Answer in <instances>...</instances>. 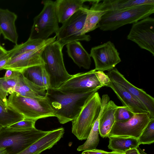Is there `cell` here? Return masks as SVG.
<instances>
[{"instance_id": "obj_13", "label": "cell", "mask_w": 154, "mask_h": 154, "mask_svg": "<svg viewBox=\"0 0 154 154\" xmlns=\"http://www.w3.org/2000/svg\"><path fill=\"white\" fill-rule=\"evenodd\" d=\"M56 38L55 36L48 38L44 44L37 48L10 59L3 69H11L21 72L25 69L31 66L44 65L45 63L42 56V52L48 45L56 40Z\"/></svg>"}, {"instance_id": "obj_3", "label": "cell", "mask_w": 154, "mask_h": 154, "mask_svg": "<svg viewBox=\"0 0 154 154\" xmlns=\"http://www.w3.org/2000/svg\"><path fill=\"white\" fill-rule=\"evenodd\" d=\"M8 106L23 115L25 119L36 121L39 119L55 117V112L46 97H26L14 92L7 99Z\"/></svg>"}, {"instance_id": "obj_27", "label": "cell", "mask_w": 154, "mask_h": 154, "mask_svg": "<svg viewBox=\"0 0 154 154\" xmlns=\"http://www.w3.org/2000/svg\"><path fill=\"white\" fill-rule=\"evenodd\" d=\"M44 66L43 65H38L31 66L23 70L21 73L25 78L30 82L38 86L44 87L42 79Z\"/></svg>"}, {"instance_id": "obj_8", "label": "cell", "mask_w": 154, "mask_h": 154, "mask_svg": "<svg viewBox=\"0 0 154 154\" xmlns=\"http://www.w3.org/2000/svg\"><path fill=\"white\" fill-rule=\"evenodd\" d=\"M88 9L86 7L81 8L59 27L56 34V41L63 48L65 45L74 41L89 42L91 40V38L90 35L81 34Z\"/></svg>"}, {"instance_id": "obj_39", "label": "cell", "mask_w": 154, "mask_h": 154, "mask_svg": "<svg viewBox=\"0 0 154 154\" xmlns=\"http://www.w3.org/2000/svg\"><path fill=\"white\" fill-rule=\"evenodd\" d=\"M8 51H7L0 45V57L6 53Z\"/></svg>"}, {"instance_id": "obj_42", "label": "cell", "mask_w": 154, "mask_h": 154, "mask_svg": "<svg viewBox=\"0 0 154 154\" xmlns=\"http://www.w3.org/2000/svg\"><path fill=\"white\" fill-rule=\"evenodd\" d=\"M3 127L0 125V131L1 130Z\"/></svg>"}, {"instance_id": "obj_21", "label": "cell", "mask_w": 154, "mask_h": 154, "mask_svg": "<svg viewBox=\"0 0 154 154\" xmlns=\"http://www.w3.org/2000/svg\"><path fill=\"white\" fill-rule=\"evenodd\" d=\"M29 98H44L46 97V90L44 87L35 85L25 78L21 72L13 92Z\"/></svg>"}, {"instance_id": "obj_12", "label": "cell", "mask_w": 154, "mask_h": 154, "mask_svg": "<svg viewBox=\"0 0 154 154\" xmlns=\"http://www.w3.org/2000/svg\"><path fill=\"white\" fill-rule=\"evenodd\" d=\"M150 119L149 113H140L134 114L131 119L125 122L115 121L108 136L131 137L138 139Z\"/></svg>"}, {"instance_id": "obj_34", "label": "cell", "mask_w": 154, "mask_h": 154, "mask_svg": "<svg viewBox=\"0 0 154 154\" xmlns=\"http://www.w3.org/2000/svg\"><path fill=\"white\" fill-rule=\"evenodd\" d=\"M82 153L83 154H125V153H120L113 151L108 152L97 149L90 150L84 151Z\"/></svg>"}, {"instance_id": "obj_44", "label": "cell", "mask_w": 154, "mask_h": 154, "mask_svg": "<svg viewBox=\"0 0 154 154\" xmlns=\"http://www.w3.org/2000/svg\"><path fill=\"white\" fill-rule=\"evenodd\" d=\"M83 154V153H82V154Z\"/></svg>"}, {"instance_id": "obj_14", "label": "cell", "mask_w": 154, "mask_h": 154, "mask_svg": "<svg viewBox=\"0 0 154 154\" xmlns=\"http://www.w3.org/2000/svg\"><path fill=\"white\" fill-rule=\"evenodd\" d=\"M110 80L118 84L140 102L148 110L151 118H154V98L143 90L130 82L115 67L108 71Z\"/></svg>"}, {"instance_id": "obj_40", "label": "cell", "mask_w": 154, "mask_h": 154, "mask_svg": "<svg viewBox=\"0 0 154 154\" xmlns=\"http://www.w3.org/2000/svg\"><path fill=\"white\" fill-rule=\"evenodd\" d=\"M0 154H8L7 150L5 148H0Z\"/></svg>"}, {"instance_id": "obj_11", "label": "cell", "mask_w": 154, "mask_h": 154, "mask_svg": "<svg viewBox=\"0 0 154 154\" xmlns=\"http://www.w3.org/2000/svg\"><path fill=\"white\" fill-rule=\"evenodd\" d=\"M90 54L94 61L96 71H108L121 61L119 52L110 41L92 48Z\"/></svg>"}, {"instance_id": "obj_43", "label": "cell", "mask_w": 154, "mask_h": 154, "mask_svg": "<svg viewBox=\"0 0 154 154\" xmlns=\"http://www.w3.org/2000/svg\"><path fill=\"white\" fill-rule=\"evenodd\" d=\"M1 34H2V33H1V31L0 29V35H1Z\"/></svg>"}, {"instance_id": "obj_33", "label": "cell", "mask_w": 154, "mask_h": 154, "mask_svg": "<svg viewBox=\"0 0 154 154\" xmlns=\"http://www.w3.org/2000/svg\"><path fill=\"white\" fill-rule=\"evenodd\" d=\"M13 52L12 49L8 51L7 52L0 57V70L3 69L7 62L10 59Z\"/></svg>"}, {"instance_id": "obj_16", "label": "cell", "mask_w": 154, "mask_h": 154, "mask_svg": "<svg viewBox=\"0 0 154 154\" xmlns=\"http://www.w3.org/2000/svg\"><path fill=\"white\" fill-rule=\"evenodd\" d=\"M64 133V129L62 127L50 131L48 134L17 154H40L56 144L63 137Z\"/></svg>"}, {"instance_id": "obj_41", "label": "cell", "mask_w": 154, "mask_h": 154, "mask_svg": "<svg viewBox=\"0 0 154 154\" xmlns=\"http://www.w3.org/2000/svg\"><path fill=\"white\" fill-rule=\"evenodd\" d=\"M137 149L138 151L140 153V154H147L143 150H142L139 146Z\"/></svg>"}, {"instance_id": "obj_19", "label": "cell", "mask_w": 154, "mask_h": 154, "mask_svg": "<svg viewBox=\"0 0 154 154\" xmlns=\"http://www.w3.org/2000/svg\"><path fill=\"white\" fill-rule=\"evenodd\" d=\"M17 15L7 9L0 8V29L5 39L17 44L18 35L15 22Z\"/></svg>"}, {"instance_id": "obj_10", "label": "cell", "mask_w": 154, "mask_h": 154, "mask_svg": "<svg viewBox=\"0 0 154 154\" xmlns=\"http://www.w3.org/2000/svg\"><path fill=\"white\" fill-rule=\"evenodd\" d=\"M103 87L99 79L97 71L94 69L73 75L57 89L66 93L79 94Z\"/></svg>"}, {"instance_id": "obj_23", "label": "cell", "mask_w": 154, "mask_h": 154, "mask_svg": "<svg viewBox=\"0 0 154 154\" xmlns=\"http://www.w3.org/2000/svg\"><path fill=\"white\" fill-rule=\"evenodd\" d=\"M108 148L113 151L124 153L133 149H137L140 145L138 139L132 137L108 136Z\"/></svg>"}, {"instance_id": "obj_24", "label": "cell", "mask_w": 154, "mask_h": 154, "mask_svg": "<svg viewBox=\"0 0 154 154\" xmlns=\"http://www.w3.org/2000/svg\"><path fill=\"white\" fill-rule=\"evenodd\" d=\"M106 12L97 10L92 6L87 11L84 26L81 31V35L86 34V33L97 28V25Z\"/></svg>"}, {"instance_id": "obj_2", "label": "cell", "mask_w": 154, "mask_h": 154, "mask_svg": "<svg viewBox=\"0 0 154 154\" xmlns=\"http://www.w3.org/2000/svg\"><path fill=\"white\" fill-rule=\"evenodd\" d=\"M154 13V5H141L117 11H107L97 26L103 31H112L127 24H133Z\"/></svg>"}, {"instance_id": "obj_35", "label": "cell", "mask_w": 154, "mask_h": 154, "mask_svg": "<svg viewBox=\"0 0 154 154\" xmlns=\"http://www.w3.org/2000/svg\"><path fill=\"white\" fill-rule=\"evenodd\" d=\"M99 79L103 86H107L110 81L107 74L103 71H97Z\"/></svg>"}, {"instance_id": "obj_32", "label": "cell", "mask_w": 154, "mask_h": 154, "mask_svg": "<svg viewBox=\"0 0 154 154\" xmlns=\"http://www.w3.org/2000/svg\"><path fill=\"white\" fill-rule=\"evenodd\" d=\"M36 121L27 119H24L15 123L8 127L9 128L18 130H26L35 128Z\"/></svg>"}, {"instance_id": "obj_31", "label": "cell", "mask_w": 154, "mask_h": 154, "mask_svg": "<svg viewBox=\"0 0 154 154\" xmlns=\"http://www.w3.org/2000/svg\"><path fill=\"white\" fill-rule=\"evenodd\" d=\"M134 114L125 106H119L114 113L115 121L125 122L131 119Z\"/></svg>"}, {"instance_id": "obj_18", "label": "cell", "mask_w": 154, "mask_h": 154, "mask_svg": "<svg viewBox=\"0 0 154 154\" xmlns=\"http://www.w3.org/2000/svg\"><path fill=\"white\" fill-rule=\"evenodd\" d=\"M96 9L104 11L121 10L143 5H154V0H90Z\"/></svg>"}, {"instance_id": "obj_17", "label": "cell", "mask_w": 154, "mask_h": 154, "mask_svg": "<svg viewBox=\"0 0 154 154\" xmlns=\"http://www.w3.org/2000/svg\"><path fill=\"white\" fill-rule=\"evenodd\" d=\"M106 87L112 90L123 106L134 114L149 113L143 104L118 84L110 80Z\"/></svg>"}, {"instance_id": "obj_28", "label": "cell", "mask_w": 154, "mask_h": 154, "mask_svg": "<svg viewBox=\"0 0 154 154\" xmlns=\"http://www.w3.org/2000/svg\"><path fill=\"white\" fill-rule=\"evenodd\" d=\"M46 40H30L28 39L27 41L23 43L16 45L12 49L13 52L10 59L15 57L23 53L37 48L44 44Z\"/></svg>"}, {"instance_id": "obj_6", "label": "cell", "mask_w": 154, "mask_h": 154, "mask_svg": "<svg viewBox=\"0 0 154 154\" xmlns=\"http://www.w3.org/2000/svg\"><path fill=\"white\" fill-rule=\"evenodd\" d=\"M101 99L97 92L84 105L75 118L72 121V133L79 140H86L100 113Z\"/></svg>"}, {"instance_id": "obj_25", "label": "cell", "mask_w": 154, "mask_h": 154, "mask_svg": "<svg viewBox=\"0 0 154 154\" xmlns=\"http://www.w3.org/2000/svg\"><path fill=\"white\" fill-rule=\"evenodd\" d=\"M100 111L95 121L90 134L85 142L78 146L77 150H90L96 149L99 142V125Z\"/></svg>"}, {"instance_id": "obj_29", "label": "cell", "mask_w": 154, "mask_h": 154, "mask_svg": "<svg viewBox=\"0 0 154 154\" xmlns=\"http://www.w3.org/2000/svg\"><path fill=\"white\" fill-rule=\"evenodd\" d=\"M140 144H150L154 142V118L148 124L138 139Z\"/></svg>"}, {"instance_id": "obj_26", "label": "cell", "mask_w": 154, "mask_h": 154, "mask_svg": "<svg viewBox=\"0 0 154 154\" xmlns=\"http://www.w3.org/2000/svg\"><path fill=\"white\" fill-rule=\"evenodd\" d=\"M24 118L23 115L10 107L0 105V125L3 127H8Z\"/></svg>"}, {"instance_id": "obj_30", "label": "cell", "mask_w": 154, "mask_h": 154, "mask_svg": "<svg viewBox=\"0 0 154 154\" xmlns=\"http://www.w3.org/2000/svg\"><path fill=\"white\" fill-rule=\"evenodd\" d=\"M20 75L12 78H0V90L7 96L9 94H11L13 93V90L17 84Z\"/></svg>"}, {"instance_id": "obj_9", "label": "cell", "mask_w": 154, "mask_h": 154, "mask_svg": "<svg viewBox=\"0 0 154 154\" xmlns=\"http://www.w3.org/2000/svg\"><path fill=\"white\" fill-rule=\"evenodd\" d=\"M154 19L148 17L133 24L128 40L154 55Z\"/></svg>"}, {"instance_id": "obj_38", "label": "cell", "mask_w": 154, "mask_h": 154, "mask_svg": "<svg viewBox=\"0 0 154 154\" xmlns=\"http://www.w3.org/2000/svg\"><path fill=\"white\" fill-rule=\"evenodd\" d=\"M0 105L5 107H8L7 96L0 90Z\"/></svg>"}, {"instance_id": "obj_4", "label": "cell", "mask_w": 154, "mask_h": 154, "mask_svg": "<svg viewBox=\"0 0 154 154\" xmlns=\"http://www.w3.org/2000/svg\"><path fill=\"white\" fill-rule=\"evenodd\" d=\"M63 48L55 40L48 45L42 54L44 67L49 77L50 88H57L73 75L68 72L65 67Z\"/></svg>"}, {"instance_id": "obj_1", "label": "cell", "mask_w": 154, "mask_h": 154, "mask_svg": "<svg viewBox=\"0 0 154 154\" xmlns=\"http://www.w3.org/2000/svg\"><path fill=\"white\" fill-rule=\"evenodd\" d=\"M101 88L98 87L85 92L66 93L57 89L46 90V97L55 112L59 122L64 124L77 116L89 98Z\"/></svg>"}, {"instance_id": "obj_20", "label": "cell", "mask_w": 154, "mask_h": 154, "mask_svg": "<svg viewBox=\"0 0 154 154\" xmlns=\"http://www.w3.org/2000/svg\"><path fill=\"white\" fill-rule=\"evenodd\" d=\"M89 0H57L54 2L55 12L58 22L63 24L75 12L83 7Z\"/></svg>"}, {"instance_id": "obj_5", "label": "cell", "mask_w": 154, "mask_h": 154, "mask_svg": "<svg viewBox=\"0 0 154 154\" xmlns=\"http://www.w3.org/2000/svg\"><path fill=\"white\" fill-rule=\"evenodd\" d=\"M49 132L38 130L35 128L18 130L3 127L0 131V148H5L8 154H17Z\"/></svg>"}, {"instance_id": "obj_7", "label": "cell", "mask_w": 154, "mask_h": 154, "mask_svg": "<svg viewBox=\"0 0 154 154\" xmlns=\"http://www.w3.org/2000/svg\"><path fill=\"white\" fill-rule=\"evenodd\" d=\"M42 2L44 5L43 9L33 20L28 38L30 40H45L53 33L56 34L59 28L54 2L47 0Z\"/></svg>"}, {"instance_id": "obj_36", "label": "cell", "mask_w": 154, "mask_h": 154, "mask_svg": "<svg viewBox=\"0 0 154 154\" xmlns=\"http://www.w3.org/2000/svg\"><path fill=\"white\" fill-rule=\"evenodd\" d=\"M42 79L44 87L46 90L50 88V81L49 77L44 67L42 73Z\"/></svg>"}, {"instance_id": "obj_37", "label": "cell", "mask_w": 154, "mask_h": 154, "mask_svg": "<svg viewBox=\"0 0 154 154\" xmlns=\"http://www.w3.org/2000/svg\"><path fill=\"white\" fill-rule=\"evenodd\" d=\"M21 72L11 69H6L4 77L7 78H12L19 76Z\"/></svg>"}, {"instance_id": "obj_22", "label": "cell", "mask_w": 154, "mask_h": 154, "mask_svg": "<svg viewBox=\"0 0 154 154\" xmlns=\"http://www.w3.org/2000/svg\"><path fill=\"white\" fill-rule=\"evenodd\" d=\"M68 56L80 68L86 69L90 67L91 61L90 54L78 41H74L66 45Z\"/></svg>"}, {"instance_id": "obj_15", "label": "cell", "mask_w": 154, "mask_h": 154, "mask_svg": "<svg viewBox=\"0 0 154 154\" xmlns=\"http://www.w3.org/2000/svg\"><path fill=\"white\" fill-rule=\"evenodd\" d=\"M119 106L110 100L108 95H103L99 125V134L102 137H108L115 122L114 113Z\"/></svg>"}]
</instances>
